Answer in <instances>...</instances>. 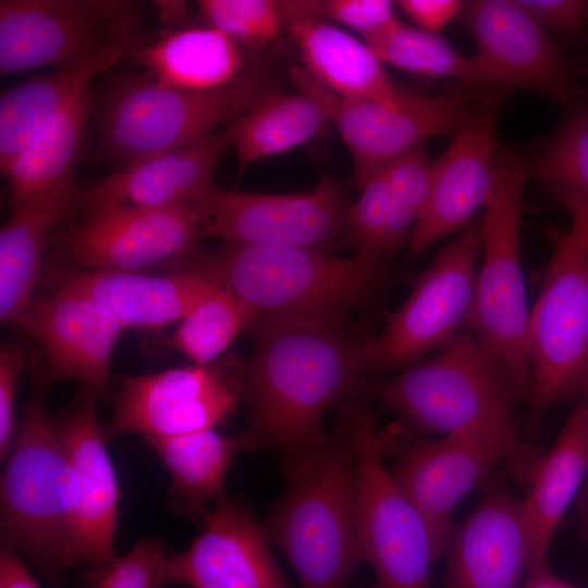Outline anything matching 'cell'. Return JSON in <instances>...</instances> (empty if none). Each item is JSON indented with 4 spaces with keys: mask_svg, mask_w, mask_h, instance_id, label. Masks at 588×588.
Wrapping results in <instances>:
<instances>
[{
    "mask_svg": "<svg viewBox=\"0 0 588 588\" xmlns=\"http://www.w3.org/2000/svg\"><path fill=\"white\" fill-rule=\"evenodd\" d=\"M254 345L234 371L248 414L245 452L267 450L287 469L326 439L329 409L366 394L362 372L369 336L348 315L256 318Z\"/></svg>",
    "mask_w": 588,
    "mask_h": 588,
    "instance_id": "cell-1",
    "label": "cell"
},
{
    "mask_svg": "<svg viewBox=\"0 0 588 588\" xmlns=\"http://www.w3.org/2000/svg\"><path fill=\"white\" fill-rule=\"evenodd\" d=\"M355 457L340 411L324 441L284 469L286 488L264 525L302 588H347L363 559L355 501Z\"/></svg>",
    "mask_w": 588,
    "mask_h": 588,
    "instance_id": "cell-2",
    "label": "cell"
},
{
    "mask_svg": "<svg viewBox=\"0 0 588 588\" xmlns=\"http://www.w3.org/2000/svg\"><path fill=\"white\" fill-rule=\"evenodd\" d=\"M27 367L29 395L1 476V543L62 588L75 566L66 462L47 411L51 373L35 351Z\"/></svg>",
    "mask_w": 588,
    "mask_h": 588,
    "instance_id": "cell-3",
    "label": "cell"
},
{
    "mask_svg": "<svg viewBox=\"0 0 588 588\" xmlns=\"http://www.w3.org/2000/svg\"><path fill=\"white\" fill-rule=\"evenodd\" d=\"M273 78L258 64L247 65L231 84L206 90L170 86L146 73L117 76L95 98L93 155L123 168L198 142L278 91Z\"/></svg>",
    "mask_w": 588,
    "mask_h": 588,
    "instance_id": "cell-4",
    "label": "cell"
},
{
    "mask_svg": "<svg viewBox=\"0 0 588 588\" xmlns=\"http://www.w3.org/2000/svg\"><path fill=\"white\" fill-rule=\"evenodd\" d=\"M238 297L255 318L348 315L378 292L387 264L294 246L224 241L177 259Z\"/></svg>",
    "mask_w": 588,
    "mask_h": 588,
    "instance_id": "cell-5",
    "label": "cell"
},
{
    "mask_svg": "<svg viewBox=\"0 0 588 588\" xmlns=\"http://www.w3.org/2000/svg\"><path fill=\"white\" fill-rule=\"evenodd\" d=\"M367 395L421 433L517 431L520 400L505 366L463 328L430 358L382 381H365Z\"/></svg>",
    "mask_w": 588,
    "mask_h": 588,
    "instance_id": "cell-6",
    "label": "cell"
},
{
    "mask_svg": "<svg viewBox=\"0 0 588 588\" xmlns=\"http://www.w3.org/2000/svg\"><path fill=\"white\" fill-rule=\"evenodd\" d=\"M525 161L512 150L498 152L481 221L482 266L476 275L464 328L509 370L520 400L529 401L531 369L526 353L529 311L520 255Z\"/></svg>",
    "mask_w": 588,
    "mask_h": 588,
    "instance_id": "cell-7",
    "label": "cell"
},
{
    "mask_svg": "<svg viewBox=\"0 0 588 588\" xmlns=\"http://www.w3.org/2000/svg\"><path fill=\"white\" fill-rule=\"evenodd\" d=\"M142 5L128 0H1L0 73L44 65L103 72L142 39Z\"/></svg>",
    "mask_w": 588,
    "mask_h": 588,
    "instance_id": "cell-8",
    "label": "cell"
},
{
    "mask_svg": "<svg viewBox=\"0 0 588 588\" xmlns=\"http://www.w3.org/2000/svg\"><path fill=\"white\" fill-rule=\"evenodd\" d=\"M365 397L356 395L339 406L354 445L363 559L376 574L375 588H430L429 571L436 559L426 523L382 461L380 436Z\"/></svg>",
    "mask_w": 588,
    "mask_h": 588,
    "instance_id": "cell-9",
    "label": "cell"
},
{
    "mask_svg": "<svg viewBox=\"0 0 588 588\" xmlns=\"http://www.w3.org/2000/svg\"><path fill=\"white\" fill-rule=\"evenodd\" d=\"M552 240L553 254L526 333L532 377L528 432L588 378V248L560 231L552 232Z\"/></svg>",
    "mask_w": 588,
    "mask_h": 588,
    "instance_id": "cell-10",
    "label": "cell"
},
{
    "mask_svg": "<svg viewBox=\"0 0 588 588\" xmlns=\"http://www.w3.org/2000/svg\"><path fill=\"white\" fill-rule=\"evenodd\" d=\"M482 249L480 223H468L418 277L404 304L363 350V375L402 370L449 343L465 326Z\"/></svg>",
    "mask_w": 588,
    "mask_h": 588,
    "instance_id": "cell-11",
    "label": "cell"
},
{
    "mask_svg": "<svg viewBox=\"0 0 588 588\" xmlns=\"http://www.w3.org/2000/svg\"><path fill=\"white\" fill-rule=\"evenodd\" d=\"M384 436L396 450L389 471L422 516L436 560L452 532L454 507L500 461L520 462L526 476L527 452L517 431L462 430L427 440L392 426Z\"/></svg>",
    "mask_w": 588,
    "mask_h": 588,
    "instance_id": "cell-12",
    "label": "cell"
},
{
    "mask_svg": "<svg viewBox=\"0 0 588 588\" xmlns=\"http://www.w3.org/2000/svg\"><path fill=\"white\" fill-rule=\"evenodd\" d=\"M297 90L316 100L326 112L351 154L358 189L380 169L432 136L455 135L471 106L486 90L454 85L436 96L417 93L397 107L341 97L314 81L303 69L293 68Z\"/></svg>",
    "mask_w": 588,
    "mask_h": 588,
    "instance_id": "cell-13",
    "label": "cell"
},
{
    "mask_svg": "<svg viewBox=\"0 0 588 588\" xmlns=\"http://www.w3.org/2000/svg\"><path fill=\"white\" fill-rule=\"evenodd\" d=\"M348 207L336 182L324 177L297 193L226 191L213 185L184 209L203 237L329 252L339 247Z\"/></svg>",
    "mask_w": 588,
    "mask_h": 588,
    "instance_id": "cell-14",
    "label": "cell"
},
{
    "mask_svg": "<svg viewBox=\"0 0 588 588\" xmlns=\"http://www.w3.org/2000/svg\"><path fill=\"white\" fill-rule=\"evenodd\" d=\"M76 213L52 240L85 270L138 271L191 254L204 238L184 207L143 208L83 189Z\"/></svg>",
    "mask_w": 588,
    "mask_h": 588,
    "instance_id": "cell-15",
    "label": "cell"
},
{
    "mask_svg": "<svg viewBox=\"0 0 588 588\" xmlns=\"http://www.w3.org/2000/svg\"><path fill=\"white\" fill-rule=\"evenodd\" d=\"M460 19L497 88L534 91L567 109L586 100L579 68L517 0L466 1Z\"/></svg>",
    "mask_w": 588,
    "mask_h": 588,
    "instance_id": "cell-16",
    "label": "cell"
},
{
    "mask_svg": "<svg viewBox=\"0 0 588 588\" xmlns=\"http://www.w3.org/2000/svg\"><path fill=\"white\" fill-rule=\"evenodd\" d=\"M241 395L234 362L171 368L122 380L106 441L122 434L168 438L215 428Z\"/></svg>",
    "mask_w": 588,
    "mask_h": 588,
    "instance_id": "cell-17",
    "label": "cell"
},
{
    "mask_svg": "<svg viewBox=\"0 0 588 588\" xmlns=\"http://www.w3.org/2000/svg\"><path fill=\"white\" fill-rule=\"evenodd\" d=\"M100 395L81 387L52 418L66 462L75 565L94 566L117 556L120 490L98 422Z\"/></svg>",
    "mask_w": 588,
    "mask_h": 588,
    "instance_id": "cell-18",
    "label": "cell"
},
{
    "mask_svg": "<svg viewBox=\"0 0 588 588\" xmlns=\"http://www.w3.org/2000/svg\"><path fill=\"white\" fill-rule=\"evenodd\" d=\"M500 99L495 93L479 98L448 149L432 162L427 204L408 241L409 256L463 229L486 206L499 152L495 131Z\"/></svg>",
    "mask_w": 588,
    "mask_h": 588,
    "instance_id": "cell-19",
    "label": "cell"
},
{
    "mask_svg": "<svg viewBox=\"0 0 588 588\" xmlns=\"http://www.w3.org/2000/svg\"><path fill=\"white\" fill-rule=\"evenodd\" d=\"M252 511L225 494L203 519V529L183 552L170 553L164 586L193 588H290Z\"/></svg>",
    "mask_w": 588,
    "mask_h": 588,
    "instance_id": "cell-20",
    "label": "cell"
},
{
    "mask_svg": "<svg viewBox=\"0 0 588 588\" xmlns=\"http://www.w3.org/2000/svg\"><path fill=\"white\" fill-rule=\"evenodd\" d=\"M445 550L441 588H519L529 554L522 501L491 481L470 515L452 529Z\"/></svg>",
    "mask_w": 588,
    "mask_h": 588,
    "instance_id": "cell-21",
    "label": "cell"
},
{
    "mask_svg": "<svg viewBox=\"0 0 588 588\" xmlns=\"http://www.w3.org/2000/svg\"><path fill=\"white\" fill-rule=\"evenodd\" d=\"M282 29L299 51L305 72L326 89L348 99L397 107L417 93L394 83L365 44L329 23L316 1H278Z\"/></svg>",
    "mask_w": 588,
    "mask_h": 588,
    "instance_id": "cell-22",
    "label": "cell"
},
{
    "mask_svg": "<svg viewBox=\"0 0 588 588\" xmlns=\"http://www.w3.org/2000/svg\"><path fill=\"white\" fill-rule=\"evenodd\" d=\"M21 329L38 344L53 380H74L102 394L124 328L95 303L57 290L34 302Z\"/></svg>",
    "mask_w": 588,
    "mask_h": 588,
    "instance_id": "cell-23",
    "label": "cell"
},
{
    "mask_svg": "<svg viewBox=\"0 0 588 588\" xmlns=\"http://www.w3.org/2000/svg\"><path fill=\"white\" fill-rule=\"evenodd\" d=\"M218 287L198 268H180L168 274L83 270L68 274L58 285V290L95 303L124 330H154L179 322Z\"/></svg>",
    "mask_w": 588,
    "mask_h": 588,
    "instance_id": "cell-24",
    "label": "cell"
},
{
    "mask_svg": "<svg viewBox=\"0 0 588 588\" xmlns=\"http://www.w3.org/2000/svg\"><path fill=\"white\" fill-rule=\"evenodd\" d=\"M83 189L74 174L12 204L0 231V320L21 328L33 303L51 229L76 213Z\"/></svg>",
    "mask_w": 588,
    "mask_h": 588,
    "instance_id": "cell-25",
    "label": "cell"
},
{
    "mask_svg": "<svg viewBox=\"0 0 588 588\" xmlns=\"http://www.w3.org/2000/svg\"><path fill=\"white\" fill-rule=\"evenodd\" d=\"M231 146L228 127L198 142L120 168L84 194L143 208L184 207L212 187L220 158Z\"/></svg>",
    "mask_w": 588,
    "mask_h": 588,
    "instance_id": "cell-26",
    "label": "cell"
},
{
    "mask_svg": "<svg viewBox=\"0 0 588 588\" xmlns=\"http://www.w3.org/2000/svg\"><path fill=\"white\" fill-rule=\"evenodd\" d=\"M588 469V405H578L553 446L534 462L522 501L529 554L527 571L543 565L552 536Z\"/></svg>",
    "mask_w": 588,
    "mask_h": 588,
    "instance_id": "cell-27",
    "label": "cell"
},
{
    "mask_svg": "<svg viewBox=\"0 0 588 588\" xmlns=\"http://www.w3.org/2000/svg\"><path fill=\"white\" fill-rule=\"evenodd\" d=\"M131 57L156 81L196 90L231 84L247 66L242 46L209 25L170 28Z\"/></svg>",
    "mask_w": 588,
    "mask_h": 588,
    "instance_id": "cell-28",
    "label": "cell"
},
{
    "mask_svg": "<svg viewBox=\"0 0 588 588\" xmlns=\"http://www.w3.org/2000/svg\"><path fill=\"white\" fill-rule=\"evenodd\" d=\"M170 476L168 507L193 523H203L208 504L224 495L226 471L244 434L225 436L215 428L168 438H145Z\"/></svg>",
    "mask_w": 588,
    "mask_h": 588,
    "instance_id": "cell-29",
    "label": "cell"
},
{
    "mask_svg": "<svg viewBox=\"0 0 588 588\" xmlns=\"http://www.w3.org/2000/svg\"><path fill=\"white\" fill-rule=\"evenodd\" d=\"M330 121L321 106L307 94L274 91L226 127L240 171L253 162L286 152L322 134Z\"/></svg>",
    "mask_w": 588,
    "mask_h": 588,
    "instance_id": "cell-30",
    "label": "cell"
},
{
    "mask_svg": "<svg viewBox=\"0 0 588 588\" xmlns=\"http://www.w3.org/2000/svg\"><path fill=\"white\" fill-rule=\"evenodd\" d=\"M103 73L98 68L57 70L29 77L0 97V169L3 172L21 152L86 87Z\"/></svg>",
    "mask_w": 588,
    "mask_h": 588,
    "instance_id": "cell-31",
    "label": "cell"
},
{
    "mask_svg": "<svg viewBox=\"0 0 588 588\" xmlns=\"http://www.w3.org/2000/svg\"><path fill=\"white\" fill-rule=\"evenodd\" d=\"M94 107L88 86L1 172L11 205L74 174V159Z\"/></svg>",
    "mask_w": 588,
    "mask_h": 588,
    "instance_id": "cell-32",
    "label": "cell"
},
{
    "mask_svg": "<svg viewBox=\"0 0 588 588\" xmlns=\"http://www.w3.org/2000/svg\"><path fill=\"white\" fill-rule=\"evenodd\" d=\"M365 44L382 64L420 76L452 78L467 89L497 88L490 70L477 56H463L439 35L400 21Z\"/></svg>",
    "mask_w": 588,
    "mask_h": 588,
    "instance_id": "cell-33",
    "label": "cell"
},
{
    "mask_svg": "<svg viewBox=\"0 0 588 588\" xmlns=\"http://www.w3.org/2000/svg\"><path fill=\"white\" fill-rule=\"evenodd\" d=\"M525 168L568 211L588 205V100L568 108Z\"/></svg>",
    "mask_w": 588,
    "mask_h": 588,
    "instance_id": "cell-34",
    "label": "cell"
},
{
    "mask_svg": "<svg viewBox=\"0 0 588 588\" xmlns=\"http://www.w3.org/2000/svg\"><path fill=\"white\" fill-rule=\"evenodd\" d=\"M254 313L233 293L218 287L177 323L163 346L174 350L195 365H211L247 330Z\"/></svg>",
    "mask_w": 588,
    "mask_h": 588,
    "instance_id": "cell-35",
    "label": "cell"
},
{
    "mask_svg": "<svg viewBox=\"0 0 588 588\" xmlns=\"http://www.w3.org/2000/svg\"><path fill=\"white\" fill-rule=\"evenodd\" d=\"M350 205L339 247H348L354 255L387 264L411 235L396 221L393 195L385 167L377 171L359 189Z\"/></svg>",
    "mask_w": 588,
    "mask_h": 588,
    "instance_id": "cell-36",
    "label": "cell"
},
{
    "mask_svg": "<svg viewBox=\"0 0 588 588\" xmlns=\"http://www.w3.org/2000/svg\"><path fill=\"white\" fill-rule=\"evenodd\" d=\"M196 4L209 26L247 49L268 45L282 30L278 1L200 0Z\"/></svg>",
    "mask_w": 588,
    "mask_h": 588,
    "instance_id": "cell-37",
    "label": "cell"
},
{
    "mask_svg": "<svg viewBox=\"0 0 588 588\" xmlns=\"http://www.w3.org/2000/svg\"><path fill=\"white\" fill-rule=\"evenodd\" d=\"M169 555L161 539L140 538L124 555L88 568L81 588H161Z\"/></svg>",
    "mask_w": 588,
    "mask_h": 588,
    "instance_id": "cell-38",
    "label": "cell"
},
{
    "mask_svg": "<svg viewBox=\"0 0 588 588\" xmlns=\"http://www.w3.org/2000/svg\"><path fill=\"white\" fill-rule=\"evenodd\" d=\"M395 206L416 219L427 204L432 162L422 144L417 145L385 166Z\"/></svg>",
    "mask_w": 588,
    "mask_h": 588,
    "instance_id": "cell-39",
    "label": "cell"
},
{
    "mask_svg": "<svg viewBox=\"0 0 588 588\" xmlns=\"http://www.w3.org/2000/svg\"><path fill=\"white\" fill-rule=\"evenodd\" d=\"M316 10L323 19L339 22L360 34L364 42L383 34L399 21L393 2L388 0L316 1Z\"/></svg>",
    "mask_w": 588,
    "mask_h": 588,
    "instance_id": "cell-40",
    "label": "cell"
},
{
    "mask_svg": "<svg viewBox=\"0 0 588 588\" xmlns=\"http://www.w3.org/2000/svg\"><path fill=\"white\" fill-rule=\"evenodd\" d=\"M550 34L568 44L588 35V0H517Z\"/></svg>",
    "mask_w": 588,
    "mask_h": 588,
    "instance_id": "cell-41",
    "label": "cell"
},
{
    "mask_svg": "<svg viewBox=\"0 0 588 588\" xmlns=\"http://www.w3.org/2000/svg\"><path fill=\"white\" fill-rule=\"evenodd\" d=\"M27 365L22 344L7 342L0 348V460L7 458L17 430L15 393L20 375Z\"/></svg>",
    "mask_w": 588,
    "mask_h": 588,
    "instance_id": "cell-42",
    "label": "cell"
},
{
    "mask_svg": "<svg viewBox=\"0 0 588 588\" xmlns=\"http://www.w3.org/2000/svg\"><path fill=\"white\" fill-rule=\"evenodd\" d=\"M395 3L418 25V28L439 35L450 22L460 17L464 1L400 0Z\"/></svg>",
    "mask_w": 588,
    "mask_h": 588,
    "instance_id": "cell-43",
    "label": "cell"
},
{
    "mask_svg": "<svg viewBox=\"0 0 588 588\" xmlns=\"http://www.w3.org/2000/svg\"><path fill=\"white\" fill-rule=\"evenodd\" d=\"M0 588H40L23 558L3 543L0 548Z\"/></svg>",
    "mask_w": 588,
    "mask_h": 588,
    "instance_id": "cell-44",
    "label": "cell"
},
{
    "mask_svg": "<svg viewBox=\"0 0 588 588\" xmlns=\"http://www.w3.org/2000/svg\"><path fill=\"white\" fill-rule=\"evenodd\" d=\"M528 573L529 576L522 588H585L563 580L550 571L547 563Z\"/></svg>",
    "mask_w": 588,
    "mask_h": 588,
    "instance_id": "cell-45",
    "label": "cell"
},
{
    "mask_svg": "<svg viewBox=\"0 0 588 588\" xmlns=\"http://www.w3.org/2000/svg\"><path fill=\"white\" fill-rule=\"evenodd\" d=\"M572 216V226L566 233L575 245L588 248V205L575 208L569 211Z\"/></svg>",
    "mask_w": 588,
    "mask_h": 588,
    "instance_id": "cell-46",
    "label": "cell"
},
{
    "mask_svg": "<svg viewBox=\"0 0 588 588\" xmlns=\"http://www.w3.org/2000/svg\"><path fill=\"white\" fill-rule=\"evenodd\" d=\"M585 395L586 404L588 405V378L583 382L580 389Z\"/></svg>",
    "mask_w": 588,
    "mask_h": 588,
    "instance_id": "cell-47",
    "label": "cell"
},
{
    "mask_svg": "<svg viewBox=\"0 0 588 588\" xmlns=\"http://www.w3.org/2000/svg\"><path fill=\"white\" fill-rule=\"evenodd\" d=\"M586 517H587V525H588V501L586 502Z\"/></svg>",
    "mask_w": 588,
    "mask_h": 588,
    "instance_id": "cell-48",
    "label": "cell"
},
{
    "mask_svg": "<svg viewBox=\"0 0 588 588\" xmlns=\"http://www.w3.org/2000/svg\"><path fill=\"white\" fill-rule=\"evenodd\" d=\"M368 588H375V586H372V587H368Z\"/></svg>",
    "mask_w": 588,
    "mask_h": 588,
    "instance_id": "cell-49",
    "label": "cell"
}]
</instances>
